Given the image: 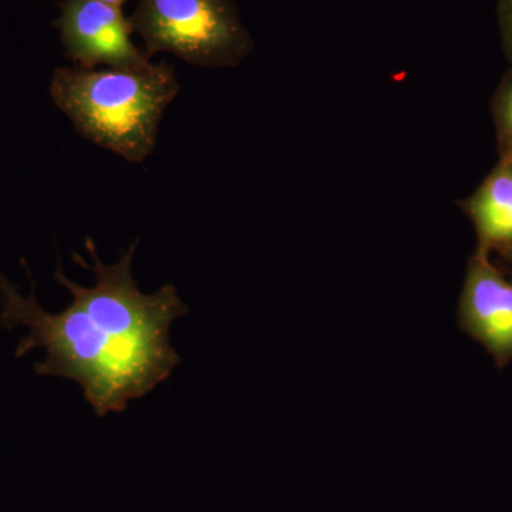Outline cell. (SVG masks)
<instances>
[{
    "label": "cell",
    "mask_w": 512,
    "mask_h": 512,
    "mask_svg": "<svg viewBox=\"0 0 512 512\" xmlns=\"http://www.w3.org/2000/svg\"><path fill=\"white\" fill-rule=\"evenodd\" d=\"M137 245L134 241L119 261L107 265L97 255L93 239L87 238L92 261L76 252L73 259L96 275V284L90 288L77 284L59 264L53 278L72 295V303L59 313L45 311L37 301L25 259L22 265L32 281L28 296H22L0 272V329L29 330L15 356L45 350V359L33 366L36 375L76 382L99 417L123 413L131 400L167 382L181 363L171 345V326L190 309L174 285L154 293L140 291L131 272Z\"/></svg>",
    "instance_id": "cell-1"
},
{
    "label": "cell",
    "mask_w": 512,
    "mask_h": 512,
    "mask_svg": "<svg viewBox=\"0 0 512 512\" xmlns=\"http://www.w3.org/2000/svg\"><path fill=\"white\" fill-rule=\"evenodd\" d=\"M180 89L165 62L144 69L60 67L50 84L56 106L83 137L131 163L153 153L164 111Z\"/></svg>",
    "instance_id": "cell-2"
},
{
    "label": "cell",
    "mask_w": 512,
    "mask_h": 512,
    "mask_svg": "<svg viewBox=\"0 0 512 512\" xmlns=\"http://www.w3.org/2000/svg\"><path fill=\"white\" fill-rule=\"evenodd\" d=\"M128 19L148 57L167 52L195 66L232 67L254 47L232 0H138Z\"/></svg>",
    "instance_id": "cell-3"
},
{
    "label": "cell",
    "mask_w": 512,
    "mask_h": 512,
    "mask_svg": "<svg viewBox=\"0 0 512 512\" xmlns=\"http://www.w3.org/2000/svg\"><path fill=\"white\" fill-rule=\"evenodd\" d=\"M55 26L66 56L79 69H144L151 63L131 39L130 19L99 0H64Z\"/></svg>",
    "instance_id": "cell-4"
},
{
    "label": "cell",
    "mask_w": 512,
    "mask_h": 512,
    "mask_svg": "<svg viewBox=\"0 0 512 512\" xmlns=\"http://www.w3.org/2000/svg\"><path fill=\"white\" fill-rule=\"evenodd\" d=\"M460 328L477 340L497 363L512 360V282L498 271L490 255L476 252L468 262L458 303Z\"/></svg>",
    "instance_id": "cell-5"
},
{
    "label": "cell",
    "mask_w": 512,
    "mask_h": 512,
    "mask_svg": "<svg viewBox=\"0 0 512 512\" xmlns=\"http://www.w3.org/2000/svg\"><path fill=\"white\" fill-rule=\"evenodd\" d=\"M464 210L473 221L478 252L490 255L512 244V161L500 160L484 183L466 202Z\"/></svg>",
    "instance_id": "cell-6"
},
{
    "label": "cell",
    "mask_w": 512,
    "mask_h": 512,
    "mask_svg": "<svg viewBox=\"0 0 512 512\" xmlns=\"http://www.w3.org/2000/svg\"><path fill=\"white\" fill-rule=\"evenodd\" d=\"M493 119L497 130L500 160L512 161V67L494 94Z\"/></svg>",
    "instance_id": "cell-7"
},
{
    "label": "cell",
    "mask_w": 512,
    "mask_h": 512,
    "mask_svg": "<svg viewBox=\"0 0 512 512\" xmlns=\"http://www.w3.org/2000/svg\"><path fill=\"white\" fill-rule=\"evenodd\" d=\"M498 23L505 56L512 64V0L498 2Z\"/></svg>",
    "instance_id": "cell-8"
},
{
    "label": "cell",
    "mask_w": 512,
    "mask_h": 512,
    "mask_svg": "<svg viewBox=\"0 0 512 512\" xmlns=\"http://www.w3.org/2000/svg\"><path fill=\"white\" fill-rule=\"evenodd\" d=\"M99 2L106 3V5L113 6V8L121 9L126 5L127 0H99Z\"/></svg>",
    "instance_id": "cell-9"
},
{
    "label": "cell",
    "mask_w": 512,
    "mask_h": 512,
    "mask_svg": "<svg viewBox=\"0 0 512 512\" xmlns=\"http://www.w3.org/2000/svg\"><path fill=\"white\" fill-rule=\"evenodd\" d=\"M503 252H505V254L510 256V258L512 259V244L510 245V247L505 248Z\"/></svg>",
    "instance_id": "cell-10"
}]
</instances>
